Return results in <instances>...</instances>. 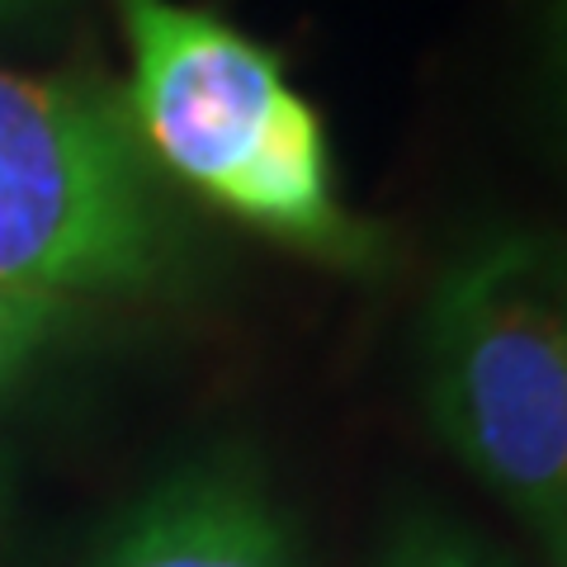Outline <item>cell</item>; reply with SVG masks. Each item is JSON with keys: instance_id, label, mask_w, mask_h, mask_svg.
<instances>
[{"instance_id": "cell-8", "label": "cell", "mask_w": 567, "mask_h": 567, "mask_svg": "<svg viewBox=\"0 0 567 567\" xmlns=\"http://www.w3.org/2000/svg\"><path fill=\"white\" fill-rule=\"evenodd\" d=\"M58 0H0V24L29 20V14H48Z\"/></svg>"}, {"instance_id": "cell-2", "label": "cell", "mask_w": 567, "mask_h": 567, "mask_svg": "<svg viewBox=\"0 0 567 567\" xmlns=\"http://www.w3.org/2000/svg\"><path fill=\"white\" fill-rule=\"evenodd\" d=\"M435 440L567 567V233L483 227L416 317Z\"/></svg>"}, {"instance_id": "cell-7", "label": "cell", "mask_w": 567, "mask_h": 567, "mask_svg": "<svg viewBox=\"0 0 567 567\" xmlns=\"http://www.w3.org/2000/svg\"><path fill=\"white\" fill-rule=\"evenodd\" d=\"M539 43H544V71H548V91H554V110L567 128V0H548Z\"/></svg>"}, {"instance_id": "cell-3", "label": "cell", "mask_w": 567, "mask_h": 567, "mask_svg": "<svg viewBox=\"0 0 567 567\" xmlns=\"http://www.w3.org/2000/svg\"><path fill=\"white\" fill-rule=\"evenodd\" d=\"M189 265V227L123 100L0 71V293L156 298Z\"/></svg>"}, {"instance_id": "cell-4", "label": "cell", "mask_w": 567, "mask_h": 567, "mask_svg": "<svg viewBox=\"0 0 567 567\" xmlns=\"http://www.w3.org/2000/svg\"><path fill=\"white\" fill-rule=\"evenodd\" d=\"M91 567H298V548L256 458L204 450L123 511Z\"/></svg>"}, {"instance_id": "cell-6", "label": "cell", "mask_w": 567, "mask_h": 567, "mask_svg": "<svg viewBox=\"0 0 567 567\" xmlns=\"http://www.w3.org/2000/svg\"><path fill=\"white\" fill-rule=\"evenodd\" d=\"M71 317L66 303L52 298H24V293H0V388H10L29 369L52 336Z\"/></svg>"}, {"instance_id": "cell-1", "label": "cell", "mask_w": 567, "mask_h": 567, "mask_svg": "<svg viewBox=\"0 0 567 567\" xmlns=\"http://www.w3.org/2000/svg\"><path fill=\"white\" fill-rule=\"evenodd\" d=\"M118 29L123 114L166 181L331 270L393 260V237L346 208L327 123L270 48L185 0H118Z\"/></svg>"}, {"instance_id": "cell-5", "label": "cell", "mask_w": 567, "mask_h": 567, "mask_svg": "<svg viewBox=\"0 0 567 567\" xmlns=\"http://www.w3.org/2000/svg\"><path fill=\"white\" fill-rule=\"evenodd\" d=\"M374 567H520L496 539L431 496H402L388 511Z\"/></svg>"}]
</instances>
